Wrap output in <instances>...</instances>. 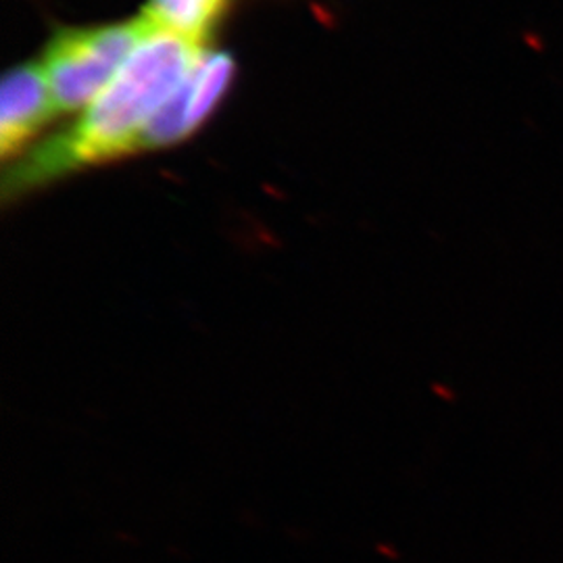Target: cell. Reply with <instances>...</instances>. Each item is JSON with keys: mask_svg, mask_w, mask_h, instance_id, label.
Segmentation results:
<instances>
[{"mask_svg": "<svg viewBox=\"0 0 563 563\" xmlns=\"http://www.w3.org/2000/svg\"><path fill=\"white\" fill-rule=\"evenodd\" d=\"M236 63L228 51H205L176 92L163 102L142 130L139 151H157L188 139L218 109Z\"/></svg>", "mask_w": 563, "mask_h": 563, "instance_id": "3", "label": "cell"}, {"mask_svg": "<svg viewBox=\"0 0 563 563\" xmlns=\"http://www.w3.org/2000/svg\"><path fill=\"white\" fill-rule=\"evenodd\" d=\"M148 25L151 18L142 11L128 21L59 30L42 57L57 111H76L95 101L118 76Z\"/></svg>", "mask_w": 563, "mask_h": 563, "instance_id": "2", "label": "cell"}, {"mask_svg": "<svg viewBox=\"0 0 563 563\" xmlns=\"http://www.w3.org/2000/svg\"><path fill=\"white\" fill-rule=\"evenodd\" d=\"M228 2L230 0H148L144 11L165 27L205 42Z\"/></svg>", "mask_w": 563, "mask_h": 563, "instance_id": "5", "label": "cell"}, {"mask_svg": "<svg viewBox=\"0 0 563 563\" xmlns=\"http://www.w3.org/2000/svg\"><path fill=\"white\" fill-rule=\"evenodd\" d=\"M202 53L201 41L151 18L118 76L84 109L80 120L34 146L4 176V197H18L88 165L134 155L142 130Z\"/></svg>", "mask_w": 563, "mask_h": 563, "instance_id": "1", "label": "cell"}, {"mask_svg": "<svg viewBox=\"0 0 563 563\" xmlns=\"http://www.w3.org/2000/svg\"><path fill=\"white\" fill-rule=\"evenodd\" d=\"M59 115L42 60L9 69L0 88V153L11 159L42 128Z\"/></svg>", "mask_w": 563, "mask_h": 563, "instance_id": "4", "label": "cell"}, {"mask_svg": "<svg viewBox=\"0 0 563 563\" xmlns=\"http://www.w3.org/2000/svg\"><path fill=\"white\" fill-rule=\"evenodd\" d=\"M522 42L526 48H530V51L537 53V55H541V53H544V48H547V42H544L543 36H541L539 32H534V30L523 32Z\"/></svg>", "mask_w": 563, "mask_h": 563, "instance_id": "6", "label": "cell"}]
</instances>
